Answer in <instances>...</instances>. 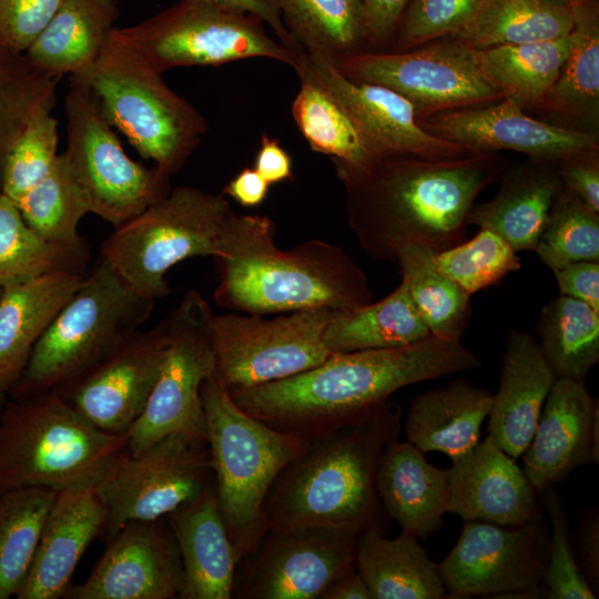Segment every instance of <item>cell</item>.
Listing matches in <instances>:
<instances>
[{
  "instance_id": "55",
  "label": "cell",
  "mask_w": 599,
  "mask_h": 599,
  "mask_svg": "<svg viewBox=\"0 0 599 599\" xmlns=\"http://www.w3.org/2000/svg\"><path fill=\"white\" fill-rule=\"evenodd\" d=\"M253 167L268 185L287 181L293 175L291 155L277 140L265 133L262 135Z\"/></svg>"
},
{
  "instance_id": "61",
  "label": "cell",
  "mask_w": 599,
  "mask_h": 599,
  "mask_svg": "<svg viewBox=\"0 0 599 599\" xmlns=\"http://www.w3.org/2000/svg\"><path fill=\"white\" fill-rule=\"evenodd\" d=\"M1 291H2V288L0 287V294H1Z\"/></svg>"
},
{
  "instance_id": "50",
  "label": "cell",
  "mask_w": 599,
  "mask_h": 599,
  "mask_svg": "<svg viewBox=\"0 0 599 599\" xmlns=\"http://www.w3.org/2000/svg\"><path fill=\"white\" fill-rule=\"evenodd\" d=\"M63 0H0V44L16 53L29 49Z\"/></svg>"
},
{
  "instance_id": "15",
  "label": "cell",
  "mask_w": 599,
  "mask_h": 599,
  "mask_svg": "<svg viewBox=\"0 0 599 599\" xmlns=\"http://www.w3.org/2000/svg\"><path fill=\"white\" fill-rule=\"evenodd\" d=\"M359 534L342 527H266L237 565L233 597L322 599L356 570Z\"/></svg>"
},
{
  "instance_id": "18",
  "label": "cell",
  "mask_w": 599,
  "mask_h": 599,
  "mask_svg": "<svg viewBox=\"0 0 599 599\" xmlns=\"http://www.w3.org/2000/svg\"><path fill=\"white\" fill-rule=\"evenodd\" d=\"M292 68L300 80L317 84L342 105L374 156L407 155L436 160L475 152L425 131L418 124L413 104L396 91L352 80L321 54L302 50Z\"/></svg>"
},
{
  "instance_id": "38",
  "label": "cell",
  "mask_w": 599,
  "mask_h": 599,
  "mask_svg": "<svg viewBox=\"0 0 599 599\" xmlns=\"http://www.w3.org/2000/svg\"><path fill=\"white\" fill-rule=\"evenodd\" d=\"M434 255L418 245L400 248L402 282L429 333L460 341L471 321V295L436 266Z\"/></svg>"
},
{
  "instance_id": "8",
  "label": "cell",
  "mask_w": 599,
  "mask_h": 599,
  "mask_svg": "<svg viewBox=\"0 0 599 599\" xmlns=\"http://www.w3.org/2000/svg\"><path fill=\"white\" fill-rule=\"evenodd\" d=\"M161 74L112 32L95 63L70 78L91 90L110 124L142 158L171 176L183 166L209 126Z\"/></svg>"
},
{
  "instance_id": "7",
  "label": "cell",
  "mask_w": 599,
  "mask_h": 599,
  "mask_svg": "<svg viewBox=\"0 0 599 599\" xmlns=\"http://www.w3.org/2000/svg\"><path fill=\"white\" fill-rule=\"evenodd\" d=\"M202 400L219 504L243 556L265 529L263 504L273 483L311 441L244 412L216 373L204 380Z\"/></svg>"
},
{
  "instance_id": "39",
  "label": "cell",
  "mask_w": 599,
  "mask_h": 599,
  "mask_svg": "<svg viewBox=\"0 0 599 599\" xmlns=\"http://www.w3.org/2000/svg\"><path fill=\"white\" fill-rule=\"evenodd\" d=\"M572 43L568 35L538 42L498 45L478 50L486 75L507 97L524 108H539L569 54Z\"/></svg>"
},
{
  "instance_id": "31",
  "label": "cell",
  "mask_w": 599,
  "mask_h": 599,
  "mask_svg": "<svg viewBox=\"0 0 599 599\" xmlns=\"http://www.w3.org/2000/svg\"><path fill=\"white\" fill-rule=\"evenodd\" d=\"M118 17L116 0H63L26 57L49 77L80 75L99 59Z\"/></svg>"
},
{
  "instance_id": "49",
  "label": "cell",
  "mask_w": 599,
  "mask_h": 599,
  "mask_svg": "<svg viewBox=\"0 0 599 599\" xmlns=\"http://www.w3.org/2000/svg\"><path fill=\"white\" fill-rule=\"evenodd\" d=\"M484 0H409L395 32L396 51L454 37Z\"/></svg>"
},
{
  "instance_id": "52",
  "label": "cell",
  "mask_w": 599,
  "mask_h": 599,
  "mask_svg": "<svg viewBox=\"0 0 599 599\" xmlns=\"http://www.w3.org/2000/svg\"><path fill=\"white\" fill-rule=\"evenodd\" d=\"M559 293L599 312V262L580 261L552 271Z\"/></svg>"
},
{
  "instance_id": "26",
  "label": "cell",
  "mask_w": 599,
  "mask_h": 599,
  "mask_svg": "<svg viewBox=\"0 0 599 599\" xmlns=\"http://www.w3.org/2000/svg\"><path fill=\"white\" fill-rule=\"evenodd\" d=\"M556 377L531 334L511 329L498 390L488 414V436L515 460L529 445Z\"/></svg>"
},
{
  "instance_id": "2",
  "label": "cell",
  "mask_w": 599,
  "mask_h": 599,
  "mask_svg": "<svg viewBox=\"0 0 599 599\" xmlns=\"http://www.w3.org/2000/svg\"><path fill=\"white\" fill-rule=\"evenodd\" d=\"M480 366L460 341L429 335L403 347L332 354L300 374L229 392L247 414L311 441L374 413L406 386Z\"/></svg>"
},
{
  "instance_id": "24",
  "label": "cell",
  "mask_w": 599,
  "mask_h": 599,
  "mask_svg": "<svg viewBox=\"0 0 599 599\" xmlns=\"http://www.w3.org/2000/svg\"><path fill=\"white\" fill-rule=\"evenodd\" d=\"M106 509L94 486L58 491L17 599L63 598L90 544L103 534Z\"/></svg>"
},
{
  "instance_id": "3",
  "label": "cell",
  "mask_w": 599,
  "mask_h": 599,
  "mask_svg": "<svg viewBox=\"0 0 599 599\" xmlns=\"http://www.w3.org/2000/svg\"><path fill=\"white\" fill-rule=\"evenodd\" d=\"M215 304L232 312L271 315L311 308L352 311L374 301L362 268L339 246L307 240L291 250L275 242L265 215L231 216L221 254Z\"/></svg>"
},
{
  "instance_id": "58",
  "label": "cell",
  "mask_w": 599,
  "mask_h": 599,
  "mask_svg": "<svg viewBox=\"0 0 599 599\" xmlns=\"http://www.w3.org/2000/svg\"><path fill=\"white\" fill-rule=\"evenodd\" d=\"M322 599H374L361 573L356 570L341 577L323 595Z\"/></svg>"
},
{
  "instance_id": "59",
  "label": "cell",
  "mask_w": 599,
  "mask_h": 599,
  "mask_svg": "<svg viewBox=\"0 0 599 599\" xmlns=\"http://www.w3.org/2000/svg\"><path fill=\"white\" fill-rule=\"evenodd\" d=\"M3 404H4V395L0 394V410H1L2 406H3Z\"/></svg>"
},
{
  "instance_id": "43",
  "label": "cell",
  "mask_w": 599,
  "mask_h": 599,
  "mask_svg": "<svg viewBox=\"0 0 599 599\" xmlns=\"http://www.w3.org/2000/svg\"><path fill=\"white\" fill-rule=\"evenodd\" d=\"M18 206L28 225L43 238L63 244L83 240L78 226L90 210L62 154Z\"/></svg>"
},
{
  "instance_id": "42",
  "label": "cell",
  "mask_w": 599,
  "mask_h": 599,
  "mask_svg": "<svg viewBox=\"0 0 599 599\" xmlns=\"http://www.w3.org/2000/svg\"><path fill=\"white\" fill-rule=\"evenodd\" d=\"M291 113L309 148L332 162L362 164L372 158L358 128L342 105L317 84L300 80Z\"/></svg>"
},
{
  "instance_id": "13",
  "label": "cell",
  "mask_w": 599,
  "mask_h": 599,
  "mask_svg": "<svg viewBox=\"0 0 599 599\" xmlns=\"http://www.w3.org/2000/svg\"><path fill=\"white\" fill-rule=\"evenodd\" d=\"M347 78L406 98L417 118L484 105L507 97L484 72L478 50L443 38L407 51H357L334 62Z\"/></svg>"
},
{
  "instance_id": "12",
  "label": "cell",
  "mask_w": 599,
  "mask_h": 599,
  "mask_svg": "<svg viewBox=\"0 0 599 599\" xmlns=\"http://www.w3.org/2000/svg\"><path fill=\"white\" fill-rule=\"evenodd\" d=\"M212 316L202 294L189 290L165 317L166 354L144 410L125 433L130 453L170 435L206 440L202 385L216 370Z\"/></svg>"
},
{
  "instance_id": "16",
  "label": "cell",
  "mask_w": 599,
  "mask_h": 599,
  "mask_svg": "<svg viewBox=\"0 0 599 599\" xmlns=\"http://www.w3.org/2000/svg\"><path fill=\"white\" fill-rule=\"evenodd\" d=\"M212 483L206 440L170 435L141 451L126 450L94 486L106 509L102 535L108 541L128 521L164 518Z\"/></svg>"
},
{
  "instance_id": "17",
  "label": "cell",
  "mask_w": 599,
  "mask_h": 599,
  "mask_svg": "<svg viewBox=\"0 0 599 599\" xmlns=\"http://www.w3.org/2000/svg\"><path fill=\"white\" fill-rule=\"evenodd\" d=\"M549 549L542 515L520 525L466 520L437 567L447 598H546Z\"/></svg>"
},
{
  "instance_id": "23",
  "label": "cell",
  "mask_w": 599,
  "mask_h": 599,
  "mask_svg": "<svg viewBox=\"0 0 599 599\" xmlns=\"http://www.w3.org/2000/svg\"><path fill=\"white\" fill-rule=\"evenodd\" d=\"M447 475V512L464 521L520 525L542 515L524 470L488 435L451 461Z\"/></svg>"
},
{
  "instance_id": "21",
  "label": "cell",
  "mask_w": 599,
  "mask_h": 599,
  "mask_svg": "<svg viewBox=\"0 0 599 599\" xmlns=\"http://www.w3.org/2000/svg\"><path fill=\"white\" fill-rule=\"evenodd\" d=\"M510 97L499 101L417 118L428 133L473 151H516L530 159L557 161L599 149L593 132L534 119Z\"/></svg>"
},
{
  "instance_id": "30",
  "label": "cell",
  "mask_w": 599,
  "mask_h": 599,
  "mask_svg": "<svg viewBox=\"0 0 599 599\" xmlns=\"http://www.w3.org/2000/svg\"><path fill=\"white\" fill-rule=\"evenodd\" d=\"M491 402L489 389L456 378L417 394L410 400L402 430L407 441L423 453L439 451L454 461L478 444Z\"/></svg>"
},
{
  "instance_id": "37",
  "label": "cell",
  "mask_w": 599,
  "mask_h": 599,
  "mask_svg": "<svg viewBox=\"0 0 599 599\" xmlns=\"http://www.w3.org/2000/svg\"><path fill=\"white\" fill-rule=\"evenodd\" d=\"M536 332L555 377L585 383L599 361V312L559 294L542 306Z\"/></svg>"
},
{
  "instance_id": "11",
  "label": "cell",
  "mask_w": 599,
  "mask_h": 599,
  "mask_svg": "<svg viewBox=\"0 0 599 599\" xmlns=\"http://www.w3.org/2000/svg\"><path fill=\"white\" fill-rule=\"evenodd\" d=\"M64 108L67 149L61 154L90 213L116 227L169 193L170 175L125 153L85 84L70 78Z\"/></svg>"
},
{
  "instance_id": "36",
  "label": "cell",
  "mask_w": 599,
  "mask_h": 599,
  "mask_svg": "<svg viewBox=\"0 0 599 599\" xmlns=\"http://www.w3.org/2000/svg\"><path fill=\"white\" fill-rule=\"evenodd\" d=\"M89 245L43 238L24 221L21 211L0 191V287L43 275L69 272L87 274Z\"/></svg>"
},
{
  "instance_id": "41",
  "label": "cell",
  "mask_w": 599,
  "mask_h": 599,
  "mask_svg": "<svg viewBox=\"0 0 599 599\" xmlns=\"http://www.w3.org/2000/svg\"><path fill=\"white\" fill-rule=\"evenodd\" d=\"M58 491L22 487L0 494V599L17 597Z\"/></svg>"
},
{
  "instance_id": "47",
  "label": "cell",
  "mask_w": 599,
  "mask_h": 599,
  "mask_svg": "<svg viewBox=\"0 0 599 599\" xmlns=\"http://www.w3.org/2000/svg\"><path fill=\"white\" fill-rule=\"evenodd\" d=\"M436 266L470 295L520 270L517 252L495 232L480 229L470 240L434 255Z\"/></svg>"
},
{
  "instance_id": "48",
  "label": "cell",
  "mask_w": 599,
  "mask_h": 599,
  "mask_svg": "<svg viewBox=\"0 0 599 599\" xmlns=\"http://www.w3.org/2000/svg\"><path fill=\"white\" fill-rule=\"evenodd\" d=\"M541 493L542 505L549 514L552 526L548 564L544 577L546 598H597V593L586 581L575 559L569 539L568 515L564 501L551 487Z\"/></svg>"
},
{
  "instance_id": "1",
  "label": "cell",
  "mask_w": 599,
  "mask_h": 599,
  "mask_svg": "<svg viewBox=\"0 0 599 599\" xmlns=\"http://www.w3.org/2000/svg\"><path fill=\"white\" fill-rule=\"evenodd\" d=\"M346 193L348 225L374 260L396 262L407 245L437 254L466 240V220L479 193L499 180L508 161L475 151L449 159L374 156L333 162Z\"/></svg>"
},
{
  "instance_id": "51",
  "label": "cell",
  "mask_w": 599,
  "mask_h": 599,
  "mask_svg": "<svg viewBox=\"0 0 599 599\" xmlns=\"http://www.w3.org/2000/svg\"><path fill=\"white\" fill-rule=\"evenodd\" d=\"M556 165L562 187L599 212V149L571 153Z\"/></svg>"
},
{
  "instance_id": "40",
  "label": "cell",
  "mask_w": 599,
  "mask_h": 599,
  "mask_svg": "<svg viewBox=\"0 0 599 599\" xmlns=\"http://www.w3.org/2000/svg\"><path fill=\"white\" fill-rule=\"evenodd\" d=\"M301 48L333 62L367 42L362 0H274Z\"/></svg>"
},
{
  "instance_id": "25",
  "label": "cell",
  "mask_w": 599,
  "mask_h": 599,
  "mask_svg": "<svg viewBox=\"0 0 599 599\" xmlns=\"http://www.w3.org/2000/svg\"><path fill=\"white\" fill-rule=\"evenodd\" d=\"M182 566L180 599H231L241 552L223 517L215 481L166 517Z\"/></svg>"
},
{
  "instance_id": "45",
  "label": "cell",
  "mask_w": 599,
  "mask_h": 599,
  "mask_svg": "<svg viewBox=\"0 0 599 599\" xmlns=\"http://www.w3.org/2000/svg\"><path fill=\"white\" fill-rule=\"evenodd\" d=\"M21 54L0 44V170L30 116L42 106H53L59 81Z\"/></svg>"
},
{
  "instance_id": "33",
  "label": "cell",
  "mask_w": 599,
  "mask_h": 599,
  "mask_svg": "<svg viewBox=\"0 0 599 599\" xmlns=\"http://www.w3.org/2000/svg\"><path fill=\"white\" fill-rule=\"evenodd\" d=\"M573 26L575 2L568 0H484L450 38L484 50L558 39L568 35Z\"/></svg>"
},
{
  "instance_id": "29",
  "label": "cell",
  "mask_w": 599,
  "mask_h": 599,
  "mask_svg": "<svg viewBox=\"0 0 599 599\" xmlns=\"http://www.w3.org/2000/svg\"><path fill=\"white\" fill-rule=\"evenodd\" d=\"M85 274L61 272L3 287L0 294V394L11 392L31 352Z\"/></svg>"
},
{
  "instance_id": "44",
  "label": "cell",
  "mask_w": 599,
  "mask_h": 599,
  "mask_svg": "<svg viewBox=\"0 0 599 599\" xmlns=\"http://www.w3.org/2000/svg\"><path fill=\"white\" fill-rule=\"evenodd\" d=\"M535 252L551 271L580 261L599 262V212L562 187L552 202Z\"/></svg>"
},
{
  "instance_id": "56",
  "label": "cell",
  "mask_w": 599,
  "mask_h": 599,
  "mask_svg": "<svg viewBox=\"0 0 599 599\" xmlns=\"http://www.w3.org/2000/svg\"><path fill=\"white\" fill-rule=\"evenodd\" d=\"M581 572L597 593L599 587V514L592 508L583 515L579 528Z\"/></svg>"
},
{
  "instance_id": "57",
  "label": "cell",
  "mask_w": 599,
  "mask_h": 599,
  "mask_svg": "<svg viewBox=\"0 0 599 599\" xmlns=\"http://www.w3.org/2000/svg\"><path fill=\"white\" fill-rule=\"evenodd\" d=\"M268 189L267 182L254 167H244L225 184L222 193L242 206L254 207L265 201Z\"/></svg>"
},
{
  "instance_id": "6",
  "label": "cell",
  "mask_w": 599,
  "mask_h": 599,
  "mask_svg": "<svg viewBox=\"0 0 599 599\" xmlns=\"http://www.w3.org/2000/svg\"><path fill=\"white\" fill-rule=\"evenodd\" d=\"M154 303L100 260L34 345L11 398L59 390L74 382L139 332Z\"/></svg>"
},
{
  "instance_id": "9",
  "label": "cell",
  "mask_w": 599,
  "mask_h": 599,
  "mask_svg": "<svg viewBox=\"0 0 599 599\" xmlns=\"http://www.w3.org/2000/svg\"><path fill=\"white\" fill-rule=\"evenodd\" d=\"M235 212L223 193L177 186L114 231L103 260L131 288L153 301L171 293L166 274L182 261L217 257Z\"/></svg>"
},
{
  "instance_id": "54",
  "label": "cell",
  "mask_w": 599,
  "mask_h": 599,
  "mask_svg": "<svg viewBox=\"0 0 599 599\" xmlns=\"http://www.w3.org/2000/svg\"><path fill=\"white\" fill-rule=\"evenodd\" d=\"M252 14L267 26L275 38L290 50L298 53L303 49L285 27L274 0H209Z\"/></svg>"
},
{
  "instance_id": "20",
  "label": "cell",
  "mask_w": 599,
  "mask_h": 599,
  "mask_svg": "<svg viewBox=\"0 0 599 599\" xmlns=\"http://www.w3.org/2000/svg\"><path fill=\"white\" fill-rule=\"evenodd\" d=\"M169 345L166 318L136 332L113 354L59 390L98 428L123 434L144 410Z\"/></svg>"
},
{
  "instance_id": "32",
  "label": "cell",
  "mask_w": 599,
  "mask_h": 599,
  "mask_svg": "<svg viewBox=\"0 0 599 599\" xmlns=\"http://www.w3.org/2000/svg\"><path fill=\"white\" fill-rule=\"evenodd\" d=\"M356 569L374 599L447 598L437 564L414 534L386 538L370 528L359 534Z\"/></svg>"
},
{
  "instance_id": "46",
  "label": "cell",
  "mask_w": 599,
  "mask_h": 599,
  "mask_svg": "<svg viewBox=\"0 0 599 599\" xmlns=\"http://www.w3.org/2000/svg\"><path fill=\"white\" fill-rule=\"evenodd\" d=\"M52 106L37 110L8 150L1 169V192L16 204L53 169L59 158L58 121Z\"/></svg>"
},
{
  "instance_id": "60",
  "label": "cell",
  "mask_w": 599,
  "mask_h": 599,
  "mask_svg": "<svg viewBox=\"0 0 599 599\" xmlns=\"http://www.w3.org/2000/svg\"><path fill=\"white\" fill-rule=\"evenodd\" d=\"M568 1H571V2H578V1H580V0H568Z\"/></svg>"
},
{
  "instance_id": "4",
  "label": "cell",
  "mask_w": 599,
  "mask_h": 599,
  "mask_svg": "<svg viewBox=\"0 0 599 599\" xmlns=\"http://www.w3.org/2000/svg\"><path fill=\"white\" fill-rule=\"evenodd\" d=\"M403 407L374 413L311 440L273 483L263 504L266 527L322 526L382 530L376 474L385 447L399 437Z\"/></svg>"
},
{
  "instance_id": "10",
  "label": "cell",
  "mask_w": 599,
  "mask_h": 599,
  "mask_svg": "<svg viewBox=\"0 0 599 599\" xmlns=\"http://www.w3.org/2000/svg\"><path fill=\"white\" fill-rule=\"evenodd\" d=\"M113 34L159 72L266 58L293 67L296 52L270 35L252 14L209 0H177Z\"/></svg>"
},
{
  "instance_id": "35",
  "label": "cell",
  "mask_w": 599,
  "mask_h": 599,
  "mask_svg": "<svg viewBox=\"0 0 599 599\" xmlns=\"http://www.w3.org/2000/svg\"><path fill=\"white\" fill-rule=\"evenodd\" d=\"M572 43L561 71L538 108L592 128L599 123V6L575 2Z\"/></svg>"
},
{
  "instance_id": "22",
  "label": "cell",
  "mask_w": 599,
  "mask_h": 599,
  "mask_svg": "<svg viewBox=\"0 0 599 599\" xmlns=\"http://www.w3.org/2000/svg\"><path fill=\"white\" fill-rule=\"evenodd\" d=\"M598 422V399L585 383L556 378L521 455L522 470L536 491L562 481L579 466L598 464L599 446L593 440Z\"/></svg>"
},
{
  "instance_id": "19",
  "label": "cell",
  "mask_w": 599,
  "mask_h": 599,
  "mask_svg": "<svg viewBox=\"0 0 599 599\" xmlns=\"http://www.w3.org/2000/svg\"><path fill=\"white\" fill-rule=\"evenodd\" d=\"M85 581L67 599H172L183 587V566L166 518L124 524Z\"/></svg>"
},
{
  "instance_id": "14",
  "label": "cell",
  "mask_w": 599,
  "mask_h": 599,
  "mask_svg": "<svg viewBox=\"0 0 599 599\" xmlns=\"http://www.w3.org/2000/svg\"><path fill=\"white\" fill-rule=\"evenodd\" d=\"M337 311L311 308L276 317L213 313L215 373L227 389L283 379L323 363L332 354L325 329Z\"/></svg>"
},
{
  "instance_id": "53",
  "label": "cell",
  "mask_w": 599,
  "mask_h": 599,
  "mask_svg": "<svg viewBox=\"0 0 599 599\" xmlns=\"http://www.w3.org/2000/svg\"><path fill=\"white\" fill-rule=\"evenodd\" d=\"M408 1L362 0L368 43H383L395 33Z\"/></svg>"
},
{
  "instance_id": "28",
  "label": "cell",
  "mask_w": 599,
  "mask_h": 599,
  "mask_svg": "<svg viewBox=\"0 0 599 599\" xmlns=\"http://www.w3.org/2000/svg\"><path fill=\"white\" fill-rule=\"evenodd\" d=\"M424 454L409 441L394 439L383 450L376 474L383 509L419 539L440 529L449 498L447 469L435 467Z\"/></svg>"
},
{
  "instance_id": "5",
  "label": "cell",
  "mask_w": 599,
  "mask_h": 599,
  "mask_svg": "<svg viewBox=\"0 0 599 599\" xmlns=\"http://www.w3.org/2000/svg\"><path fill=\"white\" fill-rule=\"evenodd\" d=\"M126 450L125 433L98 428L57 392L11 398L0 410V494L95 486Z\"/></svg>"
},
{
  "instance_id": "34",
  "label": "cell",
  "mask_w": 599,
  "mask_h": 599,
  "mask_svg": "<svg viewBox=\"0 0 599 599\" xmlns=\"http://www.w3.org/2000/svg\"><path fill=\"white\" fill-rule=\"evenodd\" d=\"M432 335L403 282L387 296L362 307L336 312L324 341L331 354L403 347Z\"/></svg>"
},
{
  "instance_id": "27",
  "label": "cell",
  "mask_w": 599,
  "mask_h": 599,
  "mask_svg": "<svg viewBox=\"0 0 599 599\" xmlns=\"http://www.w3.org/2000/svg\"><path fill=\"white\" fill-rule=\"evenodd\" d=\"M498 193L474 204L466 224L501 236L515 252L536 250L552 202L562 189L556 161L528 158L507 165Z\"/></svg>"
}]
</instances>
